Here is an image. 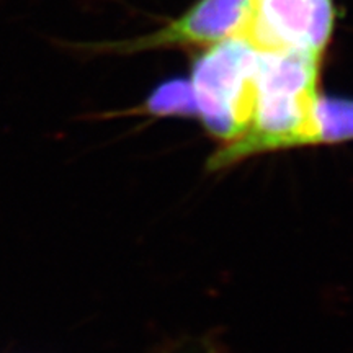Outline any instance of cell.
<instances>
[{"label":"cell","instance_id":"obj_1","mask_svg":"<svg viewBox=\"0 0 353 353\" xmlns=\"http://www.w3.org/2000/svg\"><path fill=\"white\" fill-rule=\"evenodd\" d=\"M257 48L242 37L205 48L192 65L198 118L224 143L239 138L250 125L255 105Z\"/></svg>","mask_w":353,"mask_h":353},{"label":"cell","instance_id":"obj_2","mask_svg":"<svg viewBox=\"0 0 353 353\" xmlns=\"http://www.w3.org/2000/svg\"><path fill=\"white\" fill-rule=\"evenodd\" d=\"M335 19L334 0H252L241 37L257 50H294L324 57Z\"/></svg>","mask_w":353,"mask_h":353},{"label":"cell","instance_id":"obj_3","mask_svg":"<svg viewBox=\"0 0 353 353\" xmlns=\"http://www.w3.org/2000/svg\"><path fill=\"white\" fill-rule=\"evenodd\" d=\"M252 10V0H196L183 15L164 28L125 41L88 44L97 52L117 54L167 50V48H205L224 39L241 37Z\"/></svg>","mask_w":353,"mask_h":353},{"label":"cell","instance_id":"obj_4","mask_svg":"<svg viewBox=\"0 0 353 353\" xmlns=\"http://www.w3.org/2000/svg\"><path fill=\"white\" fill-rule=\"evenodd\" d=\"M141 112L152 114V117L198 118V107L192 82L180 77L162 82L145 99Z\"/></svg>","mask_w":353,"mask_h":353},{"label":"cell","instance_id":"obj_5","mask_svg":"<svg viewBox=\"0 0 353 353\" xmlns=\"http://www.w3.org/2000/svg\"><path fill=\"white\" fill-rule=\"evenodd\" d=\"M316 121L322 144H342L353 141V99L319 95Z\"/></svg>","mask_w":353,"mask_h":353}]
</instances>
